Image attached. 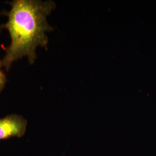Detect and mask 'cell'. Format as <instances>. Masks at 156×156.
I'll list each match as a JSON object with an SVG mask.
<instances>
[{
  "mask_svg": "<svg viewBox=\"0 0 156 156\" xmlns=\"http://www.w3.org/2000/svg\"><path fill=\"white\" fill-rule=\"evenodd\" d=\"M7 4L11 8L4 12L8 20L1 26L8 31L11 42L4 49L5 53L1 62L9 71L15 62L24 57L33 65L37 58L38 48H47V33L54 30L48 17L56 9V4L51 0H13Z\"/></svg>",
  "mask_w": 156,
  "mask_h": 156,
  "instance_id": "obj_1",
  "label": "cell"
},
{
  "mask_svg": "<svg viewBox=\"0 0 156 156\" xmlns=\"http://www.w3.org/2000/svg\"><path fill=\"white\" fill-rule=\"evenodd\" d=\"M27 120L17 114H11L0 119V140L12 137L20 138L26 133Z\"/></svg>",
  "mask_w": 156,
  "mask_h": 156,
  "instance_id": "obj_2",
  "label": "cell"
},
{
  "mask_svg": "<svg viewBox=\"0 0 156 156\" xmlns=\"http://www.w3.org/2000/svg\"><path fill=\"white\" fill-rule=\"evenodd\" d=\"M2 67L3 66H2V62H1V60H0V93L4 89L6 83L7 82V78H6L5 73L2 69Z\"/></svg>",
  "mask_w": 156,
  "mask_h": 156,
  "instance_id": "obj_3",
  "label": "cell"
},
{
  "mask_svg": "<svg viewBox=\"0 0 156 156\" xmlns=\"http://www.w3.org/2000/svg\"><path fill=\"white\" fill-rule=\"evenodd\" d=\"M2 30H3V28H2V26H1V24H0V35L1 34V33H2Z\"/></svg>",
  "mask_w": 156,
  "mask_h": 156,
  "instance_id": "obj_4",
  "label": "cell"
}]
</instances>
